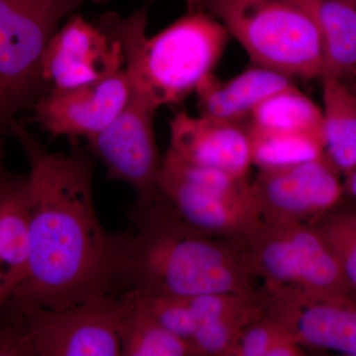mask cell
Here are the masks:
<instances>
[{"mask_svg": "<svg viewBox=\"0 0 356 356\" xmlns=\"http://www.w3.org/2000/svg\"><path fill=\"white\" fill-rule=\"evenodd\" d=\"M348 86H350V88L353 89V92H355L356 95V79H353V81H348Z\"/></svg>", "mask_w": 356, "mask_h": 356, "instance_id": "obj_29", "label": "cell"}, {"mask_svg": "<svg viewBox=\"0 0 356 356\" xmlns=\"http://www.w3.org/2000/svg\"><path fill=\"white\" fill-rule=\"evenodd\" d=\"M147 13L146 4L126 17L116 13H107V17L123 44L133 90L156 111L195 92L199 83L213 74L229 34L210 13L188 8L149 38Z\"/></svg>", "mask_w": 356, "mask_h": 356, "instance_id": "obj_3", "label": "cell"}, {"mask_svg": "<svg viewBox=\"0 0 356 356\" xmlns=\"http://www.w3.org/2000/svg\"><path fill=\"white\" fill-rule=\"evenodd\" d=\"M248 122L261 127L323 137V112L296 86L267 99L250 114Z\"/></svg>", "mask_w": 356, "mask_h": 356, "instance_id": "obj_21", "label": "cell"}, {"mask_svg": "<svg viewBox=\"0 0 356 356\" xmlns=\"http://www.w3.org/2000/svg\"><path fill=\"white\" fill-rule=\"evenodd\" d=\"M132 297L120 327L121 356L197 355L191 343L168 331L139 299Z\"/></svg>", "mask_w": 356, "mask_h": 356, "instance_id": "obj_20", "label": "cell"}, {"mask_svg": "<svg viewBox=\"0 0 356 356\" xmlns=\"http://www.w3.org/2000/svg\"><path fill=\"white\" fill-rule=\"evenodd\" d=\"M107 0H95V2H97V3H102V2H106Z\"/></svg>", "mask_w": 356, "mask_h": 356, "instance_id": "obj_30", "label": "cell"}, {"mask_svg": "<svg viewBox=\"0 0 356 356\" xmlns=\"http://www.w3.org/2000/svg\"><path fill=\"white\" fill-rule=\"evenodd\" d=\"M8 299V295L6 294V289H4L3 286V282H2L1 273H0V307L3 305Z\"/></svg>", "mask_w": 356, "mask_h": 356, "instance_id": "obj_28", "label": "cell"}, {"mask_svg": "<svg viewBox=\"0 0 356 356\" xmlns=\"http://www.w3.org/2000/svg\"><path fill=\"white\" fill-rule=\"evenodd\" d=\"M224 25L252 64L295 79H321L320 30L305 0H187Z\"/></svg>", "mask_w": 356, "mask_h": 356, "instance_id": "obj_4", "label": "cell"}, {"mask_svg": "<svg viewBox=\"0 0 356 356\" xmlns=\"http://www.w3.org/2000/svg\"><path fill=\"white\" fill-rule=\"evenodd\" d=\"M6 133L29 163V264L11 298L60 311L115 294L129 231L110 234L98 220L95 158L77 142L69 154L51 153L17 120Z\"/></svg>", "mask_w": 356, "mask_h": 356, "instance_id": "obj_1", "label": "cell"}, {"mask_svg": "<svg viewBox=\"0 0 356 356\" xmlns=\"http://www.w3.org/2000/svg\"><path fill=\"white\" fill-rule=\"evenodd\" d=\"M131 220L115 294L147 298L257 293V277L242 243L192 229L159 195L137 202Z\"/></svg>", "mask_w": 356, "mask_h": 356, "instance_id": "obj_2", "label": "cell"}, {"mask_svg": "<svg viewBox=\"0 0 356 356\" xmlns=\"http://www.w3.org/2000/svg\"><path fill=\"white\" fill-rule=\"evenodd\" d=\"M131 95L132 79L125 67L95 83L44 91L30 110L31 121L53 138L88 140L120 114Z\"/></svg>", "mask_w": 356, "mask_h": 356, "instance_id": "obj_11", "label": "cell"}, {"mask_svg": "<svg viewBox=\"0 0 356 356\" xmlns=\"http://www.w3.org/2000/svg\"><path fill=\"white\" fill-rule=\"evenodd\" d=\"M332 248L346 282L356 297V225L351 218H339L317 228Z\"/></svg>", "mask_w": 356, "mask_h": 356, "instance_id": "obj_24", "label": "cell"}, {"mask_svg": "<svg viewBox=\"0 0 356 356\" xmlns=\"http://www.w3.org/2000/svg\"><path fill=\"white\" fill-rule=\"evenodd\" d=\"M264 220L304 222L331 209L343 194L337 172L321 159L259 170L252 184Z\"/></svg>", "mask_w": 356, "mask_h": 356, "instance_id": "obj_13", "label": "cell"}, {"mask_svg": "<svg viewBox=\"0 0 356 356\" xmlns=\"http://www.w3.org/2000/svg\"><path fill=\"white\" fill-rule=\"evenodd\" d=\"M29 250V178L6 170L0 179V273L9 298L27 277Z\"/></svg>", "mask_w": 356, "mask_h": 356, "instance_id": "obj_16", "label": "cell"}, {"mask_svg": "<svg viewBox=\"0 0 356 356\" xmlns=\"http://www.w3.org/2000/svg\"><path fill=\"white\" fill-rule=\"evenodd\" d=\"M323 137L325 159L344 175L356 168V95L348 83L324 74Z\"/></svg>", "mask_w": 356, "mask_h": 356, "instance_id": "obj_18", "label": "cell"}, {"mask_svg": "<svg viewBox=\"0 0 356 356\" xmlns=\"http://www.w3.org/2000/svg\"><path fill=\"white\" fill-rule=\"evenodd\" d=\"M6 172L3 166V142H2L1 136H0V179L3 177Z\"/></svg>", "mask_w": 356, "mask_h": 356, "instance_id": "obj_27", "label": "cell"}, {"mask_svg": "<svg viewBox=\"0 0 356 356\" xmlns=\"http://www.w3.org/2000/svg\"><path fill=\"white\" fill-rule=\"evenodd\" d=\"M138 299L168 331L191 343L197 322L186 297L156 296Z\"/></svg>", "mask_w": 356, "mask_h": 356, "instance_id": "obj_23", "label": "cell"}, {"mask_svg": "<svg viewBox=\"0 0 356 356\" xmlns=\"http://www.w3.org/2000/svg\"><path fill=\"white\" fill-rule=\"evenodd\" d=\"M353 219V222L356 225V217L355 218H351Z\"/></svg>", "mask_w": 356, "mask_h": 356, "instance_id": "obj_31", "label": "cell"}, {"mask_svg": "<svg viewBox=\"0 0 356 356\" xmlns=\"http://www.w3.org/2000/svg\"><path fill=\"white\" fill-rule=\"evenodd\" d=\"M0 135H1V131H0Z\"/></svg>", "mask_w": 356, "mask_h": 356, "instance_id": "obj_32", "label": "cell"}, {"mask_svg": "<svg viewBox=\"0 0 356 356\" xmlns=\"http://www.w3.org/2000/svg\"><path fill=\"white\" fill-rule=\"evenodd\" d=\"M152 108L133 90L125 108L99 133L86 140V149L106 170L108 179L128 184L137 202L158 196L156 179L161 159L154 135Z\"/></svg>", "mask_w": 356, "mask_h": 356, "instance_id": "obj_10", "label": "cell"}, {"mask_svg": "<svg viewBox=\"0 0 356 356\" xmlns=\"http://www.w3.org/2000/svg\"><path fill=\"white\" fill-rule=\"evenodd\" d=\"M264 291L355 297L332 248L304 222L264 220L241 242Z\"/></svg>", "mask_w": 356, "mask_h": 356, "instance_id": "obj_6", "label": "cell"}, {"mask_svg": "<svg viewBox=\"0 0 356 356\" xmlns=\"http://www.w3.org/2000/svg\"><path fill=\"white\" fill-rule=\"evenodd\" d=\"M346 178V189L356 198V168H353L350 173H348Z\"/></svg>", "mask_w": 356, "mask_h": 356, "instance_id": "obj_26", "label": "cell"}, {"mask_svg": "<svg viewBox=\"0 0 356 356\" xmlns=\"http://www.w3.org/2000/svg\"><path fill=\"white\" fill-rule=\"evenodd\" d=\"M262 315L273 318L302 346L356 356L355 297H316L259 291Z\"/></svg>", "mask_w": 356, "mask_h": 356, "instance_id": "obj_12", "label": "cell"}, {"mask_svg": "<svg viewBox=\"0 0 356 356\" xmlns=\"http://www.w3.org/2000/svg\"><path fill=\"white\" fill-rule=\"evenodd\" d=\"M286 332L273 318L261 315L243 327L229 356H267L276 339Z\"/></svg>", "mask_w": 356, "mask_h": 356, "instance_id": "obj_25", "label": "cell"}, {"mask_svg": "<svg viewBox=\"0 0 356 356\" xmlns=\"http://www.w3.org/2000/svg\"><path fill=\"white\" fill-rule=\"evenodd\" d=\"M17 302L32 356H121L120 327L132 296L105 295L60 311Z\"/></svg>", "mask_w": 356, "mask_h": 356, "instance_id": "obj_8", "label": "cell"}, {"mask_svg": "<svg viewBox=\"0 0 356 356\" xmlns=\"http://www.w3.org/2000/svg\"><path fill=\"white\" fill-rule=\"evenodd\" d=\"M292 77L255 65L229 81L211 74L195 89L199 115L245 123L259 105L295 86Z\"/></svg>", "mask_w": 356, "mask_h": 356, "instance_id": "obj_15", "label": "cell"}, {"mask_svg": "<svg viewBox=\"0 0 356 356\" xmlns=\"http://www.w3.org/2000/svg\"><path fill=\"white\" fill-rule=\"evenodd\" d=\"M320 30L324 72L356 79V0H305Z\"/></svg>", "mask_w": 356, "mask_h": 356, "instance_id": "obj_17", "label": "cell"}, {"mask_svg": "<svg viewBox=\"0 0 356 356\" xmlns=\"http://www.w3.org/2000/svg\"><path fill=\"white\" fill-rule=\"evenodd\" d=\"M88 1L0 0L1 134L41 96L40 65L44 49L65 20Z\"/></svg>", "mask_w": 356, "mask_h": 356, "instance_id": "obj_7", "label": "cell"}, {"mask_svg": "<svg viewBox=\"0 0 356 356\" xmlns=\"http://www.w3.org/2000/svg\"><path fill=\"white\" fill-rule=\"evenodd\" d=\"M125 67L123 44L106 15L95 22L76 13L65 20L44 49L40 65L42 95L95 83Z\"/></svg>", "mask_w": 356, "mask_h": 356, "instance_id": "obj_9", "label": "cell"}, {"mask_svg": "<svg viewBox=\"0 0 356 356\" xmlns=\"http://www.w3.org/2000/svg\"><path fill=\"white\" fill-rule=\"evenodd\" d=\"M262 315L259 302L247 310L198 323L191 339L197 355L229 356L245 325Z\"/></svg>", "mask_w": 356, "mask_h": 356, "instance_id": "obj_22", "label": "cell"}, {"mask_svg": "<svg viewBox=\"0 0 356 356\" xmlns=\"http://www.w3.org/2000/svg\"><path fill=\"white\" fill-rule=\"evenodd\" d=\"M156 191L178 219L206 235L242 242L264 222L247 178L193 165L170 149L161 159Z\"/></svg>", "mask_w": 356, "mask_h": 356, "instance_id": "obj_5", "label": "cell"}, {"mask_svg": "<svg viewBox=\"0 0 356 356\" xmlns=\"http://www.w3.org/2000/svg\"><path fill=\"white\" fill-rule=\"evenodd\" d=\"M252 165L259 170H276L325 158L324 142L303 133L285 132L245 121Z\"/></svg>", "mask_w": 356, "mask_h": 356, "instance_id": "obj_19", "label": "cell"}, {"mask_svg": "<svg viewBox=\"0 0 356 356\" xmlns=\"http://www.w3.org/2000/svg\"><path fill=\"white\" fill-rule=\"evenodd\" d=\"M168 126V149L180 159L247 178L252 161L245 124L179 111Z\"/></svg>", "mask_w": 356, "mask_h": 356, "instance_id": "obj_14", "label": "cell"}]
</instances>
